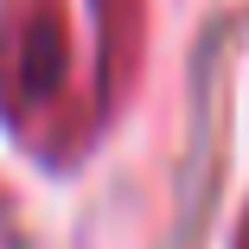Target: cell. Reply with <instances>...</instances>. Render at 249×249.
<instances>
[{"label":"cell","instance_id":"1","mask_svg":"<svg viewBox=\"0 0 249 249\" xmlns=\"http://www.w3.org/2000/svg\"><path fill=\"white\" fill-rule=\"evenodd\" d=\"M243 249H249V224H243Z\"/></svg>","mask_w":249,"mask_h":249}]
</instances>
